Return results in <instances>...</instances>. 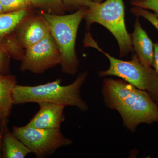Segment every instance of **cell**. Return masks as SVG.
<instances>
[{"mask_svg":"<svg viewBox=\"0 0 158 158\" xmlns=\"http://www.w3.org/2000/svg\"><path fill=\"white\" fill-rule=\"evenodd\" d=\"M102 95L106 106L119 113L123 124L134 133L141 123H158V106L146 91L123 79L106 78Z\"/></svg>","mask_w":158,"mask_h":158,"instance_id":"1","label":"cell"},{"mask_svg":"<svg viewBox=\"0 0 158 158\" xmlns=\"http://www.w3.org/2000/svg\"><path fill=\"white\" fill-rule=\"evenodd\" d=\"M87 77V72L80 74L74 81L66 86L61 85L59 79L37 86L16 85L12 91L13 104L51 103L76 107L85 112L88 110V106L81 95V88Z\"/></svg>","mask_w":158,"mask_h":158,"instance_id":"2","label":"cell"},{"mask_svg":"<svg viewBox=\"0 0 158 158\" xmlns=\"http://www.w3.org/2000/svg\"><path fill=\"white\" fill-rule=\"evenodd\" d=\"M87 7H82L67 15L45 13L43 18L59 49L62 71L73 75L77 71L79 61L75 52V43L79 25L85 18Z\"/></svg>","mask_w":158,"mask_h":158,"instance_id":"3","label":"cell"},{"mask_svg":"<svg viewBox=\"0 0 158 158\" xmlns=\"http://www.w3.org/2000/svg\"><path fill=\"white\" fill-rule=\"evenodd\" d=\"M85 43L88 46L94 48L104 54L110 61L109 69L100 71V77H118L136 88L147 92L158 105V74L155 69L141 64L136 55L129 61L112 57L102 50L90 35H87Z\"/></svg>","mask_w":158,"mask_h":158,"instance_id":"4","label":"cell"},{"mask_svg":"<svg viewBox=\"0 0 158 158\" xmlns=\"http://www.w3.org/2000/svg\"><path fill=\"white\" fill-rule=\"evenodd\" d=\"M124 16L123 0H106L102 3L91 2L87 7L84 18L87 26L98 23L113 34L118 43L121 57L127 56L134 50Z\"/></svg>","mask_w":158,"mask_h":158,"instance_id":"5","label":"cell"},{"mask_svg":"<svg viewBox=\"0 0 158 158\" xmlns=\"http://www.w3.org/2000/svg\"><path fill=\"white\" fill-rule=\"evenodd\" d=\"M12 132L31 152L38 158H45L55 153L60 148L73 143L66 138L60 129H43L28 126H13Z\"/></svg>","mask_w":158,"mask_h":158,"instance_id":"6","label":"cell"},{"mask_svg":"<svg viewBox=\"0 0 158 158\" xmlns=\"http://www.w3.org/2000/svg\"><path fill=\"white\" fill-rule=\"evenodd\" d=\"M59 49L50 33L39 42L27 48L22 59L20 69L41 73L60 64Z\"/></svg>","mask_w":158,"mask_h":158,"instance_id":"7","label":"cell"},{"mask_svg":"<svg viewBox=\"0 0 158 158\" xmlns=\"http://www.w3.org/2000/svg\"><path fill=\"white\" fill-rule=\"evenodd\" d=\"M38 104L39 111L27 125L43 129H60L62 123L65 120V106L48 102Z\"/></svg>","mask_w":158,"mask_h":158,"instance_id":"8","label":"cell"},{"mask_svg":"<svg viewBox=\"0 0 158 158\" xmlns=\"http://www.w3.org/2000/svg\"><path fill=\"white\" fill-rule=\"evenodd\" d=\"M130 37L133 48L140 62L146 67H151L153 63L154 44L142 28L138 19L135 23L134 32Z\"/></svg>","mask_w":158,"mask_h":158,"instance_id":"9","label":"cell"},{"mask_svg":"<svg viewBox=\"0 0 158 158\" xmlns=\"http://www.w3.org/2000/svg\"><path fill=\"white\" fill-rule=\"evenodd\" d=\"M17 81L15 77L0 74V127L8 124L14 106L12 91Z\"/></svg>","mask_w":158,"mask_h":158,"instance_id":"10","label":"cell"},{"mask_svg":"<svg viewBox=\"0 0 158 158\" xmlns=\"http://www.w3.org/2000/svg\"><path fill=\"white\" fill-rule=\"evenodd\" d=\"M50 33L48 26L43 18L35 19L22 29L21 41L27 48L39 42Z\"/></svg>","mask_w":158,"mask_h":158,"instance_id":"11","label":"cell"},{"mask_svg":"<svg viewBox=\"0 0 158 158\" xmlns=\"http://www.w3.org/2000/svg\"><path fill=\"white\" fill-rule=\"evenodd\" d=\"M31 150L10 132L7 126L3 133L2 154L3 158H25Z\"/></svg>","mask_w":158,"mask_h":158,"instance_id":"12","label":"cell"},{"mask_svg":"<svg viewBox=\"0 0 158 158\" xmlns=\"http://www.w3.org/2000/svg\"><path fill=\"white\" fill-rule=\"evenodd\" d=\"M27 14V11L25 9L0 13V38L6 36L15 29Z\"/></svg>","mask_w":158,"mask_h":158,"instance_id":"13","label":"cell"},{"mask_svg":"<svg viewBox=\"0 0 158 158\" xmlns=\"http://www.w3.org/2000/svg\"><path fill=\"white\" fill-rule=\"evenodd\" d=\"M4 12L23 9L31 4V0H0Z\"/></svg>","mask_w":158,"mask_h":158,"instance_id":"14","label":"cell"},{"mask_svg":"<svg viewBox=\"0 0 158 158\" xmlns=\"http://www.w3.org/2000/svg\"><path fill=\"white\" fill-rule=\"evenodd\" d=\"M133 14L137 16H141L148 20L158 31V18L155 14L146 9L135 7L131 9Z\"/></svg>","mask_w":158,"mask_h":158,"instance_id":"15","label":"cell"},{"mask_svg":"<svg viewBox=\"0 0 158 158\" xmlns=\"http://www.w3.org/2000/svg\"><path fill=\"white\" fill-rule=\"evenodd\" d=\"M131 3L135 7L152 10L158 18V0H132Z\"/></svg>","mask_w":158,"mask_h":158,"instance_id":"16","label":"cell"},{"mask_svg":"<svg viewBox=\"0 0 158 158\" xmlns=\"http://www.w3.org/2000/svg\"><path fill=\"white\" fill-rule=\"evenodd\" d=\"M31 4L49 9H59L63 5L62 0H31Z\"/></svg>","mask_w":158,"mask_h":158,"instance_id":"17","label":"cell"},{"mask_svg":"<svg viewBox=\"0 0 158 158\" xmlns=\"http://www.w3.org/2000/svg\"><path fill=\"white\" fill-rule=\"evenodd\" d=\"M93 0H62L63 4L69 7L74 8H79L88 7V5Z\"/></svg>","mask_w":158,"mask_h":158,"instance_id":"18","label":"cell"},{"mask_svg":"<svg viewBox=\"0 0 158 158\" xmlns=\"http://www.w3.org/2000/svg\"><path fill=\"white\" fill-rule=\"evenodd\" d=\"M8 68V61L5 54L0 51V74L6 75Z\"/></svg>","mask_w":158,"mask_h":158,"instance_id":"19","label":"cell"},{"mask_svg":"<svg viewBox=\"0 0 158 158\" xmlns=\"http://www.w3.org/2000/svg\"><path fill=\"white\" fill-rule=\"evenodd\" d=\"M154 54L153 63L152 66L155 69V70L158 74V42L154 44Z\"/></svg>","mask_w":158,"mask_h":158,"instance_id":"20","label":"cell"},{"mask_svg":"<svg viewBox=\"0 0 158 158\" xmlns=\"http://www.w3.org/2000/svg\"><path fill=\"white\" fill-rule=\"evenodd\" d=\"M7 125L2 126L1 127V130H0V158H2V147L3 133H4V128H5V127L7 126Z\"/></svg>","mask_w":158,"mask_h":158,"instance_id":"21","label":"cell"},{"mask_svg":"<svg viewBox=\"0 0 158 158\" xmlns=\"http://www.w3.org/2000/svg\"><path fill=\"white\" fill-rule=\"evenodd\" d=\"M4 12L2 6V4H1V2H0V13H2Z\"/></svg>","mask_w":158,"mask_h":158,"instance_id":"22","label":"cell"},{"mask_svg":"<svg viewBox=\"0 0 158 158\" xmlns=\"http://www.w3.org/2000/svg\"><path fill=\"white\" fill-rule=\"evenodd\" d=\"M103 0H93L94 2L96 3H101Z\"/></svg>","mask_w":158,"mask_h":158,"instance_id":"23","label":"cell"},{"mask_svg":"<svg viewBox=\"0 0 158 158\" xmlns=\"http://www.w3.org/2000/svg\"><path fill=\"white\" fill-rule=\"evenodd\" d=\"M1 127H0V130H1Z\"/></svg>","mask_w":158,"mask_h":158,"instance_id":"24","label":"cell"}]
</instances>
